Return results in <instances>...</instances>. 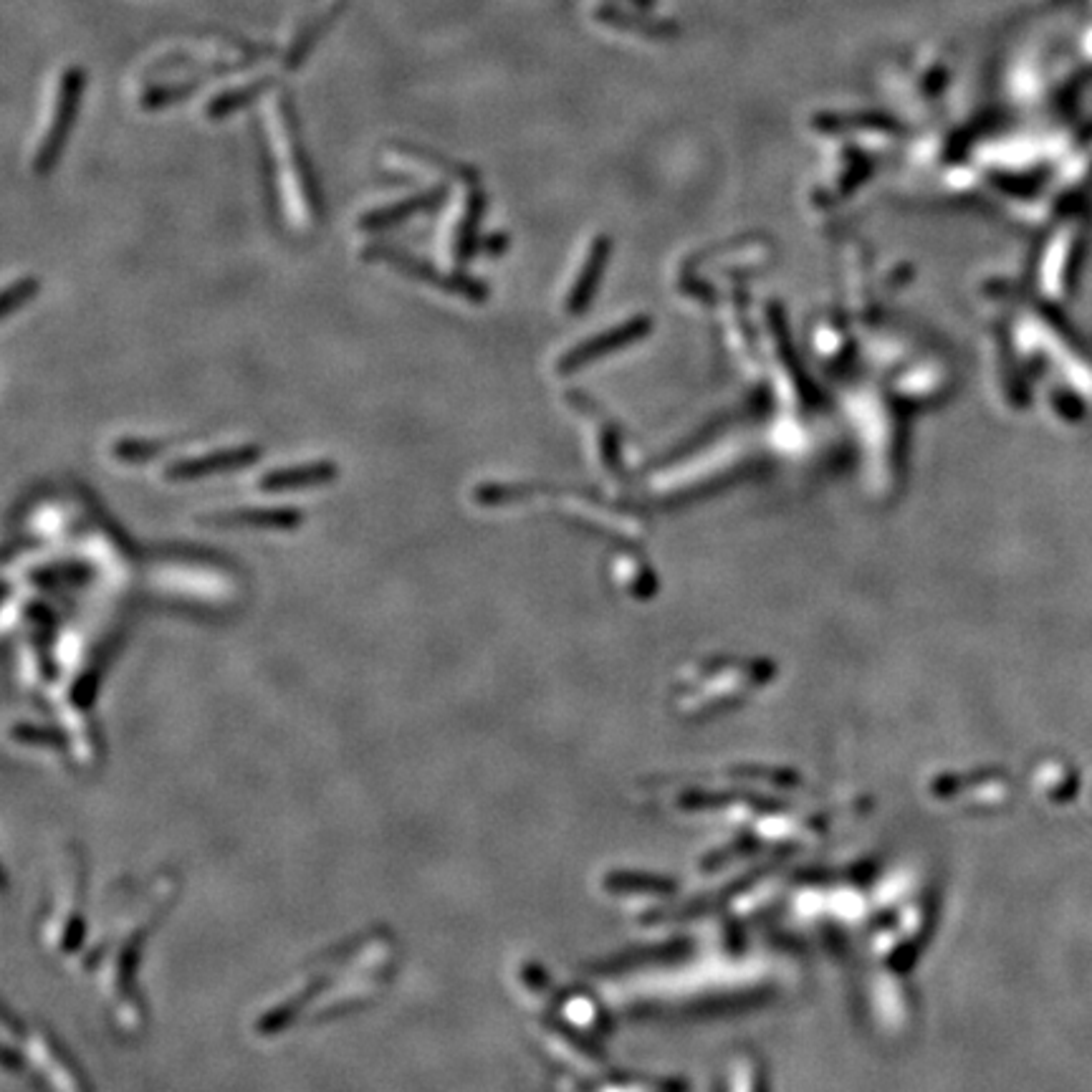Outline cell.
<instances>
[{"label": "cell", "instance_id": "30bf717a", "mask_svg": "<svg viewBox=\"0 0 1092 1092\" xmlns=\"http://www.w3.org/2000/svg\"><path fill=\"white\" fill-rule=\"evenodd\" d=\"M163 443H150V441H119L114 445L116 458L124 460H145L158 455L163 450Z\"/></svg>", "mask_w": 1092, "mask_h": 1092}, {"label": "cell", "instance_id": "9c48e42d", "mask_svg": "<svg viewBox=\"0 0 1092 1092\" xmlns=\"http://www.w3.org/2000/svg\"><path fill=\"white\" fill-rule=\"evenodd\" d=\"M38 294V281L35 279H21L11 286V289L3 294V316H11L16 308L24 307L29 299H34Z\"/></svg>", "mask_w": 1092, "mask_h": 1092}, {"label": "cell", "instance_id": "7a4b0ae2", "mask_svg": "<svg viewBox=\"0 0 1092 1092\" xmlns=\"http://www.w3.org/2000/svg\"><path fill=\"white\" fill-rule=\"evenodd\" d=\"M370 256L379 258V261H387L389 266L400 268L402 273L413 276V279L425 281V284L436 286V289L447 291V294H455V297L473 299V302H481L483 297H489V289H483L478 281L468 279V276H460V273H441L436 268L425 266L423 261H415L407 253L395 248H375L370 250Z\"/></svg>", "mask_w": 1092, "mask_h": 1092}, {"label": "cell", "instance_id": "8992f818", "mask_svg": "<svg viewBox=\"0 0 1092 1092\" xmlns=\"http://www.w3.org/2000/svg\"><path fill=\"white\" fill-rule=\"evenodd\" d=\"M445 195H447V187L443 185L433 187V190L415 192V195H410V198L397 200V203L389 205V208H379V210H373V213H367V216H362L360 226L367 228V231H382V228L397 226V223L407 221V218H413L418 216V213L436 208L438 203H443Z\"/></svg>", "mask_w": 1092, "mask_h": 1092}, {"label": "cell", "instance_id": "52a82bcc", "mask_svg": "<svg viewBox=\"0 0 1092 1092\" xmlns=\"http://www.w3.org/2000/svg\"><path fill=\"white\" fill-rule=\"evenodd\" d=\"M481 213H483V198L476 190L468 192L463 216H460L458 226H455V240H453L455 263H465L468 258H471L473 245H476V228H478V218H481Z\"/></svg>", "mask_w": 1092, "mask_h": 1092}, {"label": "cell", "instance_id": "277c9868", "mask_svg": "<svg viewBox=\"0 0 1092 1092\" xmlns=\"http://www.w3.org/2000/svg\"><path fill=\"white\" fill-rule=\"evenodd\" d=\"M297 509H236V512L210 513L203 521L218 529H276L291 531L304 521Z\"/></svg>", "mask_w": 1092, "mask_h": 1092}, {"label": "cell", "instance_id": "6da1fadb", "mask_svg": "<svg viewBox=\"0 0 1092 1092\" xmlns=\"http://www.w3.org/2000/svg\"><path fill=\"white\" fill-rule=\"evenodd\" d=\"M84 87H87V76H84V69H79V66H66L58 74L51 97V109H48V124L43 129L38 150L34 155V170L38 174L51 172L58 155L64 152L69 132L74 127L76 111H79Z\"/></svg>", "mask_w": 1092, "mask_h": 1092}, {"label": "cell", "instance_id": "ba28073f", "mask_svg": "<svg viewBox=\"0 0 1092 1092\" xmlns=\"http://www.w3.org/2000/svg\"><path fill=\"white\" fill-rule=\"evenodd\" d=\"M268 84H271V76H263V79H256V82L243 84V87H233V89H228V92H221L216 100L210 102L208 116H210V119H223V116L233 114V111H239L240 106L248 104V100H253L256 94L266 92Z\"/></svg>", "mask_w": 1092, "mask_h": 1092}, {"label": "cell", "instance_id": "3957f363", "mask_svg": "<svg viewBox=\"0 0 1092 1092\" xmlns=\"http://www.w3.org/2000/svg\"><path fill=\"white\" fill-rule=\"evenodd\" d=\"M258 458H261V447L258 445L228 447V450H216V453H208V455L174 460V463L168 465L165 478H168V481H195V478H208V476H218V473L240 471V468H248V465L256 463Z\"/></svg>", "mask_w": 1092, "mask_h": 1092}, {"label": "cell", "instance_id": "5b68a950", "mask_svg": "<svg viewBox=\"0 0 1092 1092\" xmlns=\"http://www.w3.org/2000/svg\"><path fill=\"white\" fill-rule=\"evenodd\" d=\"M339 476V468L334 460H314V463L294 465V468H279L271 471L258 481V489L268 494H281V491H302L316 489L324 483L334 481Z\"/></svg>", "mask_w": 1092, "mask_h": 1092}]
</instances>
